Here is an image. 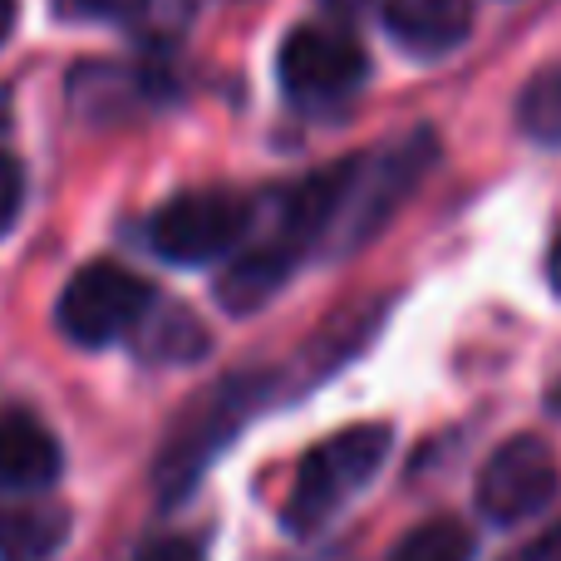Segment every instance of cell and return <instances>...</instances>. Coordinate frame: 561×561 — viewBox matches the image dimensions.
<instances>
[{"mask_svg": "<svg viewBox=\"0 0 561 561\" xmlns=\"http://www.w3.org/2000/svg\"><path fill=\"white\" fill-rule=\"evenodd\" d=\"M266 399H272V379L266 375H227L217 385H207L203 394L187 399L183 414L163 434V448H158L153 463L158 503L163 507L183 503L203 483L207 468L222 458V448L247 428V419L256 409H266Z\"/></svg>", "mask_w": 561, "mask_h": 561, "instance_id": "cell-1", "label": "cell"}, {"mask_svg": "<svg viewBox=\"0 0 561 561\" xmlns=\"http://www.w3.org/2000/svg\"><path fill=\"white\" fill-rule=\"evenodd\" d=\"M389 424H350L340 434L320 438L306 458H300L296 478H290L280 523L296 537H316L325 523H335L350 503L369 488V478L385 468L389 458Z\"/></svg>", "mask_w": 561, "mask_h": 561, "instance_id": "cell-2", "label": "cell"}, {"mask_svg": "<svg viewBox=\"0 0 561 561\" xmlns=\"http://www.w3.org/2000/svg\"><path fill=\"white\" fill-rule=\"evenodd\" d=\"M158 296L138 272L118 262H89L69 276V286L59 290L55 325L69 345L104 350L114 340L134 335L148 316H153Z\"/></svg>", "mask_w": 561, "mask_h": 561, "instance_id": "cell-3", "label": "cell"}, {"mask_svg": "<svg viewBox=\"0 0 561 561\" xmlns=\"http://www.w3.org/2000/svg\"><path fill=\"white\" fill-rule=\"evenodd\" d=\"M428 163H434V134H424V128L379 148L369 158H350V183H345V203H340V217H335V232H330V247L350 252L365 237H375L389 222V213L419 187Z\"/></svg>", "mask_w": 561, "mask_h": 561, "instance_id": "cell-4", "label": "cell"}, {"mask_svg": "<svg viewBox=\"0 0 561 561\" xmlns=\"http://www.w3.org/2000/svg\"><path fill=\"white\" fill-rule=\"evenodd\" d=\"M276 75L290 104L335 108L369 79V55L355 35L335 25H296L276 55Z\"/></svg>", "mask_w": 561, "mask_h": 561, "instance_id": "cell-5", "label": "cell"}, {"mask_svg": "<svg viewBox=\"0 0 561 561\" xmlns=\"http://www.w3.org/2000/svg\"><path fill=\"white\" fill-rule=\"evenodd\" d=\"M252 227V203L227 187H203V193H178L163 203L148 222V242L163 262L203 266L227 256Z\"/></svg>", "mask_w": 561, "mask_h": 561, "instance_id": "cell-6", "label": "cell"}, {"mask_svg": "<svg viewBox=\"0 0 561 561\" xmlns=\"http://www.w3.org/2000/svg\"><path fill=\"white\" fill-rule=\"evenodd\" d=\"M561 493L557 454L533 434L507 438L478 473V513L493 527H517L537 517Z\"/></svg>", "mask_w": 561, "mask_h": 561, "instance_id": "cell-7", "label": "cell"}, {"mask_svg": "<svg viewBox=\"0 0 561 561\" xmlns=\"http://www.w3.org/2000/svg\"><path fill=\"white\" fill-rule=\"evenodd\" d=\"M59 473H65L59 438L39 419H30V414L0 419V493L35 497L45 488H55Z\"/></svg>", "mask_w": 561, "mask_h": 561, "instance_id": "cell-8", "label": "cell"}, {"mask_svg": "<svg viewBox=\"0 0 561 561\" xmlns=\"http://www.w3.org/2000/svg\"><path fill=\"white\" fill-rule=\"evenodd\" d=\"M385 30L394 35L399 49L419 59L448 55L473 30V0H389Z\"/></svg>", "mask_w": 561, "mask_h": 561, "instance_id": "cell-9", "label": "cell"}, {"mask_svg": "<svg viewBox=\"0 0 561 561\" xmlns=\"http://www.w3.org/2000/svg\"><path fill=\"white\" fill-rule=\"evenodd\" d=\"M296 262H300V252L290 242H280V237L266 247H256V252H242L222 276H217V300H222V310H232V316L262 310L266 300L286 286V276L296 272Z\"/></svg>", "mask_w": 561, "mask_h": 561, "instance_id": "cell-10", "label": "cell"}, {"mask_svg": "<svg viewBox=\"0 0 561 561\" xmlns=\"http://www.w3.org/2000/svg\"><path fill=\"white\" fill-rule=\"evenodd\" d=\"M69 537V507L25 503L0 517V561H55Z\"/></svg>", "mask_w": 561, "mask_h": 561, "instance_id": "cell-11", "label": "cell"}, {"mask_svg": "<svg viewBox=\"0 0 561 561\" xmlns=\"http://www.w3.org/2000/svg\"><path fill=\"white\" fill-rule=\"evenodd\" d=\"M517 124L533 144L561 148V59L527 79V89L517 94Z\"/></svg>", "mask_w": 561, "mask_h": 561, "instance_id": "cell-12", "label": "cell"}, {"mask_svg": "<svg viewBox=\"0 0 561 561\" xmlns=\"http://www.w3.org/2000/svg\"><path fill=\"white\" fill-rule=\"evenodd\" d=\"M389 561H473V533L454 517H428L399 537Z\"/></svg>", "mask_w": 561, "mask_h": 561, "instance_id": "cell-13", "label": "cell"}, {"mask_svg": "<svg viewBox=\"0 0 561 561\" xmlns=\"http://www.w3.org/2000/svg\"><path fill=\"white\" fill-rule=\"evenodd\" d=\"M207 350V335L187 310H163L153 320V335H148L144 355H158V359H193Z\"/></svg>", "mask_w": 561, "mask_h": 561, "instance_id": "cell-14", "label": "cell"}, {"mask_svg": "<svg viewBox=\"0 0 561 561\" xmlns=\"http://www.w3.org/2000/svg\"><path fill=\"white\" fill-rule=\"evenodd\" d=\"M20 207H25V168L20 158L0 153V237L20 222Z\"/></svg>", "mask_w": 561, "mask_h": 561, "instance_id": "cell-15", "label": "cell"}, {"mask_svg": "<svg viewBox=\"0 0 561 561\" xmlns=\"http://www.w3.org/2000/svg\"><path fill=\"white\" fill-rule=\"evenodd\" d=\"M134 561H207L193 537H153L134 552Z\"/></svg>", "mask_w": 561, "mask_h": 561, "instance_id": "cell-16", "label": "cell"}, {"mask_svg": "<svg viewBox=\"0 0 561 561\" xmlns=\"http://www.w3.org/2000/svg\"><path fill=\"white\" fill-rule=\"evenodd\" d=\"M148 0H65V10L75 15H89V20H124V15H138Z\"/></svg>", "mask_w": 561, "mask_h": 561, "instance_id": "cell-17", "label": "cell"}, {"mask_svg": "<svg viewBox=\"0 0 561 561\" xmlns=\"http://www.w3.org/2000/svg\"><path fill=\"white\" fill-rule=\"evenodd\" d=\"M503 561H561V523H552L547 533H537L527 547H517L513 557H503Z\"/></svg>", "mask_w": 561, "mask_h": 561, "instance_id": "cell-18", "label": "cell"}, {"mask_svg": "<svg viewBox=\"0 0 561 561\" xmlns=\"http://www.w3.org/2000/svg\"><path fill=\"white\" fill-rule=\"evenodd\" d=\"M15 15H20V10H15V0H0V45H5V39H10V30H15Z\"/></svg>", "mask_w": 561, "mask_h": 561, "instance_id": "cell-19", "label": "cell"}, {"mask_svg": "<svg viewBox=\"0 0 561 561\" xmlns=\"http://www.w3.org/2000/svg\"><path fill=\"white\" fill-rule=\"evenodd\" d=\"M547 276H552V290L561 296V237L552 242V256H547Z\"/></svg>", "mask_w": 561, "mask_h": 561, "instance_id": "cell-20", "label": "cell"}, {"mask_svg": "<svg viewBox=\"0 0 561 561\" xmlns=\"http://www.w3.org/2000/svg\"><path fill=\"white\" fill-rule=\"evenodd\" d=\"M325 10H335V15H359V10L369 5V0H320Z\"/></svg>", "mask_w": 561, "mask_h": 561, "instance_id": "cell-21", "label": "cell"}, {"mask_svg": "<svg viewBox=\"0 0 561 561\" xmlns=\"http://www.w3.org/2000/svg\"><path fill=\"white\" fill-rule=\"evenodd\" d=\"M5 128H10V94L0 89V134H5Z\"/></svg>", "mask_w": 561, "mask_h": 561, "instance_id": "cell-22", "label": "cell"}, {"mask_svg": "<svg viewBox=\"0 0 561 561\" xmlns=\"http://www.w3.org/2000/svg\"><path fill=\"white\" fill-rule=\"evenodd\" d=\"M557 404H561V389H557Z\"/></svg>", "mask_w": 561, "mask_h": 561, "instance_id": "cell-23", "label": "cell"}]
</instances>
